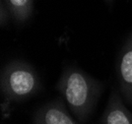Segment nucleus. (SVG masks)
Wrapping results in <instances>:
<instances>
[{"label": "nucleus", "instance_id": "f257e3e1", "mask_svg": "<svg viewBox=\"0 0 132 124\" xmlns=\"http://www.w3.org/2000/svg\"><path fill=\"white\" fill-rule=\"evenodd\" d=\"M56 89L74 117L83 124L95 110L103 85L82 69L67 66L57 82Z\"/></svg>", "mask_w": 132, "mask_h": 124}, {"label": "nucleus", "instance_id": "f03ea898", "mask_svg": "<svg viewBox=\"0 0 132 124\" xmlns=\"http://www.w3.org/2000/svg\"><path fill=\"white\" fill-rule=\"evenodd\" d=\"M0 87L6 103H19L38 94L42 89V82L32 65L14 60L1 71Z\"/></svg>", "mask_w": 132, "mask_h": 124}, {"label": "nucleus", "instance_id": "7ed1b4c3", "mask_svg": "<svg viewBox=\"0 0 132 124\" xmlns=\"http://www.w3.org/2000/svg\"><path fill=\"white\" fill-rule=\"evenodd\" d=\"M116 70L121 95L132 105V32L119 51Z\"/></svg>", "mask_w": 132, "mask_h": 124}, {"label": "nucleus", "instance_id": "20e7f679", "mask_svg": "<svg viewBox=\"0 0 132 124\" xmlns=\"http://www.w3.org/2000/svg\"><path fill=\"white\" fill-rule=\"evenodd\" d=\"M33 124H81L73 118L61 100L44 103L36 111Z\"/></svg>", "mask_w": 132, "mask_h": 124}, {"label": "nucleus", "instance_id": "39448f33", "mask_svg": "<svg viewBox=\"0 0 132 124\" xmlns=\"http://www.w3.org/2000/svg\"><path fill=\"white\" fill-rule=\"evenodd\" d=\"M100 124H132V113L116 91H112Z\"/></svg>", "mask_w": 132, "mask_h": 124}, {"label": "nucleus", "instance_id": "423d86ee", "mask_svg": "<svg viewBox=\"0 0 132 124\" xmlns=\"http://www.w3.org/2000/svg\"><path fill=\"white\" fill-rule=\"evenodd\" d=\"M10 12L13 21L23 25L31 19L34 11V0H1Z\"/></svg>", "mask_w": 132, "mask_h": 124}, {"label": "nucleus", "instance_id": "0eeeda50", "mask_svg": "<svg viewBox=\"0 0 132 124\" xmlns=\"http://www.w3.org/2000/svg\"><path fill=\"white\" fill-rule=\"evenodd\" d=\"M10 19H11L10 12L7 9L5 4L1 1L0 2V25H1V27L7 26Z\"/></svg>", "mask_w": 132, "mask_h": 124}, {"label": "nucleus", "instance_id": "6e6552de", "mask_svg": "<svg viewBox=\"0 0 132 124\" xmlns=\"http://www.w3.org/2000/svg\"><path fill=\"white\" fill-rule=\"evenodd\" d=\"M105 1L108 3V4H111V3L113 2V0H105Z\"/></svg>", "mask_w": 132, "mask_h": 124}]
</instances>
